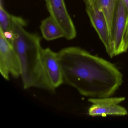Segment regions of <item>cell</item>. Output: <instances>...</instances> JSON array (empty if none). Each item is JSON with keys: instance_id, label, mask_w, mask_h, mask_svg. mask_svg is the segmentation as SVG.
<instances>
[{"instance_id": "cell-8", "label": "cell", "mask_w": 128, "mask_h": 128, "mask_svg": "<svg viewBox=\"0 0 128 128\" xmlns=\"http://www.w3.org/2000/svg\"><path fill=\"white\" fill-rule=\"evenodd\" d=\"M41 55L46 75L52 86L56 89L64 84L62 72L58 53L49 48H42Z\"/></svg>"}, {"instance_id": "cell-9", "label": "cell", "mask_w": 128, "mask_h": 128, "mask_svg": "<svg viewBox=\"0 0 128 128\" xmlns=\"http://www.w3.org/2000/svg\"><path fill=\"white\" fill-rule=\"evenodd\" d=\"M40 30L43 38L48 41H52L64 37L63 32L55 21L49 17L41 23Z\"/></svg>"}, {"instance_id": "cell-1", "label": "cell", "mask_w": 128, "mask_h": 128, "mask_svg": "<svg viewBox=\"0 0 128 128\" xmlns=\"http://www.w3.org/2000/svg\"><path fill=\"white\" fill-rule=\"evenodd\" d=\"M64 83L90 98L110 97L122 82V75L113 64L78 47L57 52Z\"/></svg>"}, {"instance_id": "cell-12", "label": "cell", "mask_w": 128, "mask_h": 128, "mask_svg": "<svg viewBox=\"0 0 128 128\" xmlns=\"http://www.w3.org/2000/svg\"><path fill=\"white\" fill-rule=\"evenodd\" d=\"M0 4H2V0H0Z\"/></svg>"}, {"instance_id": "cell-7", "label": "cell", "mask_w": 128, "mask_h": 128, "mask_svg": "<svg viewBox=\"0 0 128 128\" xmlns=\"http://www.w3.org/2000/svg\"><path fill=\"white\" fill-rule=\"evenodd\" d=\"M125 100L124 97L89 98L88 101L92 105L88 110V114L92 116L127 115L126 109L119 105Z\"/></svg>"}, {"instance_id": "cell-3", "label": "cell", "mask_w": 128, "mask_h": 128, "mask_svg": "<svg viewBox=\"0 0 128 128\" xmlns=\"http://www.w3.org/2000/svg\"><path fill=\"white\" fill-rule=\"evenodd\" d=\"M0 72L6 80L10 76H20V62L18 54L9 40L0 31Z\"/></svg>"}, {"instance_id": "cell-4", "label": "cell", "mask_w": 128, "mask_h": 128, "mask_svg": "<svg viewBox=\"0 0 128 128\" xmlns=\"http://www.w3.org/2000/svg\"><path fill=\"white\" fill-rule=\"evenodd\" d=\"M127 20L128 14L123 0H118L112 32V42L114 56L126 52L128 49L125 39Z\"/></svg>"}, {"instance_id": "cell-11", "label": "cell", "mask_w": 128, "mask_h": 128, "mask_svg": "<svg viewBox=\"0 0 128 128\" xmlns=\"http://www.w3.org/2000/svg\"><path fill=\"white\" fill-rule=\"evenodd\" d=\"M123 0L126 8L127 14H128V20H127V26H126L125 39L126 45L128 47V0Z\"/></svg>"}, {"instance_id": "cell-10", "label": "cell", "mask_w": 128, "mask_h": 128, "mask_svg": "<svg viewBox=\"0 0 128 128\" xmlns=\"http://www.w3.org/2000/svg\"><path fill=\"white\" fill-rule=\"evenodd\" d=\"M14 16L12 15L0 4V31L10 41Z\"/></svg>"}, {"instance_id": "cell-5", "label": "cell", "mask_w": 128, "mask_h": 128, "mask_svg": "<svg viewBox=\"0 0 128 128\" xmlns=\"http://www.w3.org/2000/svg\"><path fill=\"white\" fill-rule=\"evenodd\" d=\"M86 11L93 27L98 35L109 56H114L113 43L109 36L105 17L98 8L92 0H84Z\"/></svg>"}, {"instance_id": "cell-6", "label": "cell", "mask_w": 128, "mask_h": 128, "mask_svg": "<svg viewBox=\"0 0 128 128\" xmlns=\"http://www.w3.org/2000/svg\"><path fill=\"white\" fill-rule=\"evenodd\" d=\"M51 17L63 32L64 38L72 40L76 36L75 27L67 11L64 0H45Z\"/></svg>"}, {"instance_id": "cell-2", "label": "cell", "mask_w": 128, "mask_h": 128, "mask_svg": "<svg viewBox=\"0 0 128 128\" xmlns=\"http://www.w3.org/2000/svg\"><path fill=\"white\" fill-rule=\"evenodd\" d=\"M26 22L13 16L10 42L15 50L20 62V76L24 89L38 88L54 92L46 75L42 60L41 38L38 34L27 31Z\"/></svg>"}]
</instances>
